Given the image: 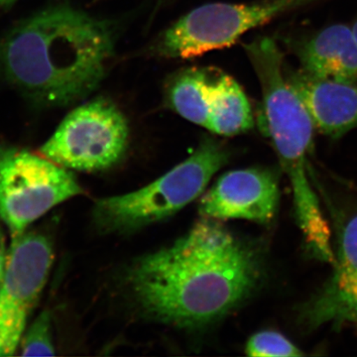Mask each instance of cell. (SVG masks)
Listing matches in <instances>:
<instances>
[{
	"label": "cell",
	"mask_w": 357,
	"mask_h": 357,
	"mask_svg": "<svg viewBox=\"0 0 357 357\" xmlns=\"http://www.w3.org/2000/svg\"><path fill=\"white\" fill-rule=\"evenodd\" d=\"M128 119L109 98H96L73 109L39 153L69 170L100 172L128 150Z\"/></svg>",
	"instance_id": "obj_7"
},
{
	"label": "cell",
	"mask_w": 357,
	"mask_h": 357,
	"mask_svg": "<svg viewBox=\"0 0 357 357\" xmlns=\"http://www.w3.org/2000/svg\"><path fill=\"white\" fill-rule=\"evenodd\" d=\"M227 161V150L206 138L189 158L151 184L96 201V225L105 232L124 234L165 220L202 196L213 176Z\"/></svg>",
	"instance_id": "obj_4"
},
{
	"label": "cell",
	"mask_w": 357,
	"mask_h": 357,
	"mask_svg": "<svg viewBox=\"0 0 357 357\" xmlns=\"http://www.w3.org/2000/svg\"><path fill=\"white\" fill-rule=\"evenodd\" d=\"M246 354L249 356H303L299 347L293 344L288 338L276 332H261L252 335L246 345Z\"/></svg>",
	"instance_id": "obj_16"
},
{
	"label": "cell",
	"mask_w": 357,
	"mask_h": 357,
	"mask_svg": "<svg viewBox=\"0 0 357 357\" xmlns=\"http://www.w3.org/2000/svg\"><path fill=\"white\" fill-rule=\"evenodd\" d=\"M278 202V185L269 171H229L202 197L199 213L215 220L266 223L274 218Z\"/></svg>",
	"instance_id": "obj_9"
},
{
	"label": "cell",
	"mask_w": 357,
	"mask_h": 357,
	"mask_svg": "<svg viewBox=\"0 0 357 357\" xmlns=\"http://www.w3.org/2000/svg\"><path fill=\"white\" fill-rule=\"evenodd\" d=\"M215 72L213 68L192 67L174 74L165 88L168 107L188 121L206 128Z\"/></svg>",
	"instance_id": "obj_14"
},
{
	"label": "cell",
	"mask_w": 357,
	"mask_h": 357,
	"mask_svg": "<svg viewBox=\"0 0 357 357\" xmlns=\"http://www.w3.org/2000/svg\"><path fill=\"white\" fill-rule=\"evenodd\" d=\"M8 251L9 248H6V237H4L2 230L0 229V283H1L4 272H6Z\"/></svg>",
	"instance_id": "obj_17"
},
{
	"label": "cell",
	"mask_w": 357,
	"mask_h": 357,
	"mask_svg": "<svg viewBox=\"0 0 357 357\" xmlns=\"http://www.w3.org/2000/svg\"><path fill=\"white\" fill-rule=\"evenodd\" d=\"M112 21L59 4L37 11L0 39V79L40 107H66L93 93L116 44Z\"/></svg>",
	"instance_id": "obj_2"
},
{
	"label": "cell",
	"mask_w": 357,
	"mask_h": 357,
	"mask_svg": "<svg viewBox=\"0 0 357 357\" xmlns=\"http://www.w3.org/2000/svg\"><path fill=\"white\" fill-rule=\"evenodd\" d=\"M21 356H55L52 335V318L48 310L42 312L23 333L20 345Z\"/></svg>",
	"instance_id": "obj_15"
},
{
	"label": "cell",
	"mask_w": 357,
	"mask_h": 357,
	"mask_svg": "<svg viewBox=\"0 0 357 357\" xmlns=\"http://www.w3.org/2000/svg\"><path fill=\"white\" fill-rule=\"evenodd\" d=\"M352 31H354V37H356V43H357V20L356 22L354 23V25L351 26Z\"/></svg>",
	"instance_id": "obj_19"
},
{
	"label": "cell",
	"mask_w": 357,
	"mask_h": 357,
	"mask_svg": "<svg viewBox=\"0 0 357 357\" xmlns=\"http://www.w3.org/2000/svg\"><path fill=\"white\" fill-rule=\"evenodd\" d=\"M255 126V114L245 91L234 77L217 70L211 89L206 129L222 136L246 132Z\"/></svg>",
	"instance_id": "obj_13"
},
{
	"label": "cell",
	"mask_w": 357,
	"mask_h": 357,
	"mask_svg": "<svg viewBox=\"0 0 357 357\" xmlns=\"http://www.w3.org/2000/svg\"><path fill=\"white\" fill-rule=\"evenodd\" d=\"M53 260V245L44 234L25 231L11 239L6 272L0 283V356H13L20 349Z\"/></svg>",
	"instance_id": "obj_8"
},
{
	"label": "cell",
	"mask_w": 357,
	"mask_h": 357,
	"mask_svg": "<svg viewBox=\"0 0 357 357\" xmlns=\"http://www.w3.org/2000/svg\"><path fill=\"white\" fill-rule=\"evenodd\" d=\"M289 81L311 115L314 128L332 138L357 128V84L287 69Z\"/></svg>",
	"instance_id": "obj_11"
},
{
	"label": "cell",
	"mask_w": 357,
	"mask_h": 357,
	"mask_svg": "<svg viewBox=\"0 0 357 357\" xmlns=\"http://www.w3.org/2000/svg\"><path fill=\"white\" fill-rule=\"evenodd\" d=\"M262 93L260 122L271 139L292 188L296 218L305 239L319 243L330 234L310 175L314 126L309 110L289 81L278 44L259 37L243 45Z\"/></svg>",
	"instance_id": "obj_3"
},
{
	"label": "cell",
	"mask_w": 357,
	"mask_h": 357,
	"mask_svg": "<svg viewBox=\"0 0 357 357\" xmlns=\"http://www.w3.org/2000/svg\"><path fill=\"white\" fill-rule=\"evenodd\" d=\"M84 192L70 170L43 155L0 144V218L11 239L58 204Z\"/></svg>",
	"instance_id": "obj_6"
},
{
	"label": "cell",
	"mask_w": 357,
	"mask_h": 357,
	"mask_svg": "<svg viewBox=\"0 0 357 357\" xmlns=\"http://www.w3.org/2000/svg\"><path fill=\"white\" fill-rule=\"evenodd\" d=\"M303 72L357 84V43L351 26L338 23L292 45Z\"/></svg>",
	"instance_id": "obj_12"
},
{
	"label": "cell",
	"mask_w": 357,
	"mask_h": 357,
	"mask_svg": "<svg viewBox=\"0 0 357 357\" xmlns=\"http://www.w3.org/2000/svg\"><path fill=\"white\" fill-rule=\"evenodd\" d=\"M18 0H0V11L10 8Z\"/></svg>",
	"instance_id": "obj_18"
},
{
	"label": "cell",
	"mask_w": 357,
	"mask_h": 357,
	"mask_svg": "<svg viewBox=\"0 0 357 357\" xmlns=\"http://www.w3.org/2000/svg\"><path fill=\"white\" fill-rule=\"evenodd\" d=\"M332 276L300 310L302 326L337 328L357 324V215L342 229Z\"/></svg>",
	"instance_id": "obj_10"
},
{
	"label": "cell",
	"mask_w": 357,
	"mask_h": 357,
	"mask_svg": "<svg viewBox=\"0 0 357 357\" xmlns=\"http://www.w3.org/2000/svg\"><path fill=\"white\" fill-rule=\"evenodd\" d=\"M261 278L259 258L215 220L204 218L172 245L129 266V293L148 318L201 328L248 299Z\"/></svg>",
	"instance_id": "obj_1"
},
{
	"label": "cell",
	"mask_w": 357,
	"mask_h": 357,
	"mask_svg": "<svg viewBox=\"0 0 357 357\" xmlns=\"http://www.w3.org/2000/svg\"><path fill=\"white\" fill-rule=\"evenodd\" d=\"M309 0H259L248 3L204 4L176 21L155 40L152 55L192 59L229 48L245 33L284 13L307 6Z\"/></svg>",
	"instance_id": "obj_5"
}]
</instances>
